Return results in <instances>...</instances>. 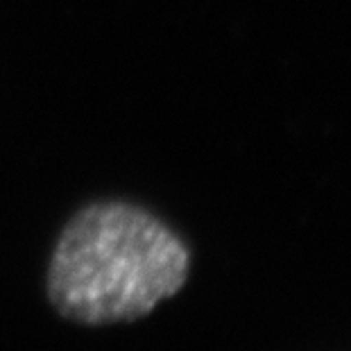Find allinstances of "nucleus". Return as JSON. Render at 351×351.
<instances>
[{
  "label": "nucleus",
  "instance_id": "nucleus-1",
  "mask_svg": "<svg viewBox=\"0 0 351 351\" xmlns=\"http://www.w3.org/2000/svg\"><path fill=\"white\" fill-rule=\"evenodd\" d=\"M184 241L147 208L93 202L73 215L48 265V297L86 326L132 322L177 295L189 276Z\"/></svg>",
  "mask_w": 351,
  "mask_h": 351
}]
</instances>
